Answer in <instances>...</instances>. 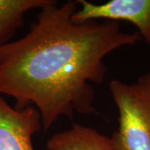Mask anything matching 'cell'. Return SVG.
Listing matches in <instances>:
<instances>
[{"instance_id":"cell-3","label":"cell","mask_w":150,"mask_h":150,"mask_svg":"<svg viewBox=\"0 0 150 150\" xmlns=\"http://www.w3.org/2000/svg\"><path fill=\"white\" fill-rule=\"evenodd\" d=\"M79 8L73 14L75 22L125 21L138 28L140 37L150 46V0H111L93 4L78 0Z\"/></svg>"},{"instance_id":"cell-4","label":"cell","mask_w":150,"mask_h":150,"mask_svg":"<svg viewBox=\"0 0 150 150\" xmlns=\"http://www.w3.org/2000/svg\"><path fill=\"white\" fill-rule=\"evenodd\" d=\"M42 128L36 108L11 107L0 96V150H34L33 137Z\"/></svg>"},{"instance_id":"cell-8","label":"cell","mask_w":150,"mask_h":150,"mask_svg":"<svg viewBox=\"0 0 150 150\" xmlns=\"http://www.w3.org/2000/svg\"><path fill=\"white\" fill-rule=\"evenodd\" d=\"M44 150H50V149H44Z\"/></svg>"},{"instance_id":"cell-7","label":"cell","mask_w":150,"mask_h":150,"mask_svg":"<svg viewBox=\"0 0 150 150\" xmlns=\"http://www.w3.org/2000/svg\"><path fill=\"white\" fill-rule=\"evenodd\" d=\"M139 81L144 83L145 85L148 86L150 88V71L149 73H147L146 74L141 76L139 79Z\"/></svg>"},{"instance_id":"cell-6","label":"cell","mask_w":150,"mask_h":150,"mask_svg":"<svg viewBox=\"0 0 150 150\" xmlns=\"http://www.w3.org/2000/svg\"><path fill=\"white\" fill-rule=\"evenodd\" d=\"M50 0H0V46L8 43L23 25L26 13L41 9Z\"/></svg>"},{"instance_id":"cell-5","label":"cell","mask_w":150,"mask_h":150,"mask_svg":"<svg viewBox=\"0 0 150 150\" xmlns=\"http://www.w3.org/2000/svg\"><path fill=\"white\" fill-rule=\"evenodd\" d=\"M46 147L50 150H115L110 138L79 123L54 134Z\"/></svg>"},{"instance_id":"cell-1","label":"cell","mask_w":150,"mask_h":150,"mask_svg":"<svg viewBox=\"0 0 150 150\" xmlns=\"http://www.w3.org/2000/svg\"><path fill=\"white\" fill-rule=\"evenodd\" d=\"M78 8V0H50L27 34L0 46V94L36 108L45 131L61 117L96 112L93 84L105 79V57L141 40L118 22H75Z\"/></svg>"},{"instance_id":"cell-2","label":"cell","mask_w":150,"mask_h":150,"mask_svg":"<svg viewBox=\"0 0 150 150\" xmlns=\"http://www.w3.org/2000/svg\"><path fill=\"white\" fill-rule=\"evenodd\" d=\"M118 108V126L110 140L115 150H150V88L138 81L109 83Z\"/></svg>"}]
</instances>
